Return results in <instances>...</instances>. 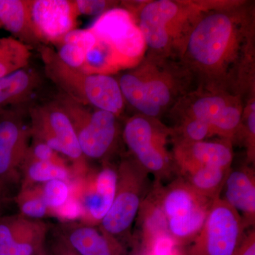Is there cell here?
Returning a JSON list of instances; mask_svg holds the SVG:
<instances>
[{
	"instance_id": "cell-10",
	"label": "cell",
	"mask_w": 255,
	"mask_h": 255,
	"mask_svg": "<svg viewBox=\"0 0 255 255\" xmlns=\"http://www.w3.org/2000/svg\"><path fill=\"white\" fill-rule=\"evenodd\" d=\"M246 223L221 197L211 204L205 223L188 246L187 255H235L246 237Z\"/></svg>"
},
{
	"instance_id": "cell-6",
	"label": "cell",
	"mask_w": 255,
	"mask_h": 255,
	"mask_svg": "<svg viewBox=\"0 0 255 255\" xmlns=\"http://www.w3.org/2000/svg\"><path fill=\"white\" fill-rule=\"evenodd\" d=\"M172 135V128L139 114L128 119L124 127V140L132 158L160 184L177 173L172 152L167 148Z\"/></svg>"
},
{
	"instance_id": "cell-5",
	"label": "cell",
	"mask_w": 255,
	"mask_h": 255,
	"mask_svg": "<svg viewBox=\"0 0 255 255\" xmlns=\"http://www.w3.org/2000/svg\"><path fill=\"white\" fill-rule=\"evenodd\" d=\"M244 97L223 89L197 85L170 111L177 121L198 119L209 124L214 135L233 142L241 127Z\"/></svg>"
},
{
	"instance_id": "cell-11",
	"label": "cell",
	"mask_w": 255,
	"mask_h": 255,
	"mask_svg": "<svg viewBox=\"0 0 255 255\" xmlns=\"http://www.w3.org/2000/svg\"><path fill=\"white\" fill-rule=\"evenodd\" d=\"M29 112L30 130L36 140L75 162L83 159L73 124L58 102L33 107Z\"/></svg>"
},
{
	"instance_id": "cell-25",
	"label": "cell",
	"mask_w": 255,
	"mask_h": 255,
	"mask_svg": "<svg viewBox=\"0 0 255 255\" xmlns=\"http://www.w3.org/2000/svg\"><path fill=\"white\" fill-rule=\"evenodd\" d=\"M242 140L246 146L248 163L255 161V95L248 97L245 103L241 127L236 140Z\"/></svg>"
},
{
	"instance_id": "cell-27",
	"label": "cell",
	"mask_w": 255,
	"mask_h": 255,
	"mask_svg": "<svg viewBox=\"0 0 255 255\" xmlns=\"http://www.w3.org/2000/svg\"><path fill=\"white\" fill-rule=\"evenodd\" d=\"M41 196L48 209H60L68 202L70 189L65 181L54 179L45 183Z\"/></svg>"
},
{
	"instance_id": "cell-15",
	"label": "cell",
	"mask_w": 255,
	"mask_h": 255,
	"mask_svg": "<svg viewBox=\"0 0 255 255\" xmlns=\"http://www.w3.org/2000/svg\"><path fill=\"white\" fill-rule=\"evenodd\" d=\"M152 192L166 222L192 214L214 202L199 195L181 176L164 187L156 182Z\"/></svg>"
},
{
	"instance_id": "cell-13",
	"label": "cell",
	"mask_w": 255,
	"mask_h": 255,
	"mask_svg": "<svg viewBox=\"0 0 255 255\" xmlns=\"http://www.w3.org/2000/svg\"><path fill=\"white\" fill-rule=\"evenodd\" d=\"M19 110L0 112V184L14 182L28 152L27 129Z\"/></svg>"
},
{
	"instance_id": "cell-8",
	"label": "cell",
	"mask_w": 255,
	"mask_h": 255,
	"mask_svg": "<svg viewBox=\"0 0 255 255\" xmlns=\"http://www.w3.org/2000/svg\"><path fill=\"white\" fill-rule=\"evenodd\" d=\"M89 29L110 50L119 72L135 68L145 58V39L135 16L126 8L107 10Z\"/></svg>"
},
{
	"instance_id": "cell-18",
	"label": "cell",
	"mask_w": 255,
	"mask_h": 255,
	"mask_svg": "<svg viewBox=\"0 0 255 255\" xmlns=\"http://www.w3.org/2000/svg\"><path fill=\"white\" fill-rule=\"evenodd\" d=\"M118 167L106 164L96 174L92 190L85 196L84 205L93 221L101 223L110 209L117 192Z\"/></svg>"
},
{
	"instance_id": "cell-19",
	"label": "cell",
	"mask_w": 255,
	"mask_h": 255,
	"mask_svg": "<svg viewBox=\"0 0 255 255\" xmlns=\"http://www.w3.org/2000/svg\"><path fill=\"white\" fill-rule=\"evenodd\" d=\"M39 77L27 68L0 78V112L19 109L39 85Z\"/></svg>"
},
{
	"instance_id": "cell-14",
	"label": "cell",
	"mask_w": 255,
	"mask_h": 255,
	"mask_svg": "<svg viewBox=\"0 0 255 255\" xmlns=\"http://www.w3.org/2000/svg\"><path fill=\"white\" fill-rule=\"evenodd\" d=\"M172 143V157L179 176L206 166L231 168L233 143L228 139Z\"/></svg>"
},
{
	"instance_id": "cell-3",
	"label": "cell",
	"mask_w": 255,
	"mask_h": 255,
	"mask_svg": "<svg viewBox=\"0 0 255 255\" xmlns=\"http://www.w3.org/2000/svg\"><path fill=\"white\" fill-rule=\"evenodd\" d=\"M225 1L155 0L128 2L124 8L135 16L147 51L179 58L202 15Z\"/></svg>"
},
{
	"instance_id": "cell-26",
	"label": "cell",
	"mask_w": 255,
	"mask_h": 255,
	"mask_svg": "<svg viewBox=\"0 0 255 255\" xmlns=\"http://www.w3.org/2000/svg\"><path fill=\"white\" fill-rule=\"evenodd\" d=\"M25 160H28L26 176L28 180L34 183H46L54 179L65 181L68 180V169L60 163L52 162H42L34 160L26 157Z\"/></svg>"
},
{
	"instance_id": "cell-12",
	"label": "cell",
	"mask_w": 255,
	"mask_h": 255,
	"mask_svg": "<svg viewBox=\"0 0 255 255\" xmlns=\"http://www.w3.org/2000/svg\"><path fill=\"white\" fill-rule=\"evenodd\" d=\"M78 16L74 1H30V24L38 42L58 44L67 33L76 28Z\"/></svg>"
},
{
	"instance_id": "cell-17",
	"label": "cell",
	"mask_w": 255,
	"mask_h": 255,
	"mask_svg": "<svg viewBox=\"0 0 255 255\" xmlns=\"http://www.w3.org/2000/svg\"><path fill=\"white\" fill-rule=\"evenodd\" d=\"M223 191L226 201L241 215L247 228L255 224V173L254 167L247 165L231 168Z\"/></svg>"
},
{
	"instance_id": "cell-29",
	"label": "cell",
	"mask_w": 255,
	"mask_h": 255,
	"mask_svg": "<svg viewBox=\"0 0 255 255\" xmlns=\"http://www.w3.org/2000/svg\"><path fill=\"white\" fill-rule=\"evenodd\" d=\"M74 2L78 15L87 16H100L117 4L116 1L106 0H76Z\"/></svg>"
},
{
	"instance_id": "cell-22",
	"label": "cell",
	"mask_w": 255,
	"mask_h": 255,
	"mask_svg": "<svg viewBox=\"0 0 255 255\" xmlns=\"http://www.w3.org/2000/svg\"><path fill=\"white\" fill-rule=\"evenodd\" d=\"M231 168L206 166L197 167L181 177L184 178L199 195L209 201H214L221 197L225 182Z\"/></svg>"
},
{
	"instance_id": "cell-2",
	"label": "cell",
	"mask_w": 255,
	"mask_h": 255,
	"mask_svg": "<svg viewBox=\"0 0 255 255\" xmlns=\"http://www.w3.org/2000/svg\"><path fill=\"white\" fill-rule=\"evenodd\" d=\"M117 80L126 103L139 114L159 120L197 86L180 58L149 51L137 66L125 70Z\"/></svg>"
},
{
	"instance_id": "cell-4",
	"label": "cell",
	"mask_w": 255,
	"mask_h": 255,
	"mask_svg": "<svg viewBox=\"0 0 255 255\" xmlns=\"http://www.w3.org/2000/svg\"><path fill=\"white\" fill-rule=\"evenodd\" d=\"M47 75L72 100L120 117L126 102L118 80L113 75L87 74L60 61L55 50L41 47Z\"/></svg>"
},
{
	"instance_id": "cell-28",
	"label": "cell",
	"mask_w": 255,
	"mask_h": 255,
	"mask_svg": "<svg viewBox=\"0 0 255 255\" xmlns=\"http://www.w3.org/2000/svg\"><path fill=\"white\" fill-rule=\"evenodd\" d=\"M21 214L28 219H41L48 212V206L41 195L21 199L19 202Z\"/></svg>"
},
{
	"instance_id": "cell-33",
	"label": "cell",
	"mask_w": 255,
	"mask_h": 255,
	"mask_svg": "<svg viewBox=\"0 0 255 255\" xmlns=\"http://www.w3.org/2000/svg\"><path fill=\"white\" fill-rule=\"evenodd\" d=\"M63 255H76L75 254H64Z\"/></svg>"
},
{
	"instance_id": "cell-31",
	"label": "cell",
	"mask_w": 255,
	"mask_h": 255,
	"mask_svg": "<svg viewBox=\"0 0 255 255\" xmlns=\"http://www.w3.org/2000/svg\"><path fill=\"white\" fill-rule=\"evenodd\" d=\"M235 255H255V228L246 233V237Z\"/></svg>"
},
{
	"instance_id": "cell-1",
	"label": "cell",
	"mask_w": 255,
	"mask_h": 255,
	"mask_svg": "<svg viewBox=\"0 0 255 255\" xmlns=\"http://www.w3.org/2000/svg\"><path fill=\"white\" fill-rule=\"evenodd\" d=\"M254 11L246 1H226L202 15L179 57L197 85L255 94Z\"/></svg>"
},
{
	"instance_id": "cell-21",
	"label": "cell",
	"mask_w": 255,
	"mask_h": 255,
	"mask_svg": "<svg viewBox=\"0 0 255 255\" xmlns=\"http://www.w3.org/2000/svg\"><path fill=\"white\" fill-rule=\"evenodd\" d=\"M96 38L88 28L73 30L58 43L55 51L62 63L70 68L81 69L87 53L95 46Z\"/></svg>"
},
{
	"instance_id": "cell-20",
	"label": "cell",
	"mask_w": 255,
	"mask_h": 255,
	"mask_svg": "<svg viewBox=\"0 0 255 255\" xmlns=\"http://www.w3.org/2000/svg\"><path fill=\"white\" fill-rule=\"evenodd\" d=\"M29 4V0H0L1 27L24 43L38 42L31 31Z\"/></svg>"
},
{
	"instance_id": "cell-16",
	"label": "cell",
	"mask_w": 255,
	"mask_h": 255,
	"mask_svg": "<svg viewBox=\"0 0 255 255\" xmlns=\"http://www.w3.org/2000/svg\"><path fill=\"white\" fill-rule=\"evenodd\" d=\"M64 242L76 255H124L119 242L100 228L89 225L64 223L60 226Z\"/></svg>"
},
{
	"instance_id": "cell-30",
	"label": "cell",
	"mask_w": 255,
	"mask_h": 255,
	"mask_svg": "<svg viewBox=\"0 0 255 255\" xmlns=\"http://www.w3.org/2000/svg\"><path fill=\"white\" fill-rule=\"evenodd\" d=\"M28 154L31 157L30 159H34V160L58 163L57 152L45 142L38 140H36L30 150L28 149Z\"/></svg>"
},
{
	"instance_id": "cell-7",
	"label": "cell",
	"mask_w": 255,
	"mask_h": 255,
	"mask_svg": "<svg viewBox=\"0 0 255 255\" xmlns=\"http://www.w3.org/2000/svg\"><path fill=\"white\" fill-rule=\"evenodd\" d=\"M148 175L133 158L124 159L118 167L115 197L100 228L122 245V239L130 233L142 203L150 193Z\"/></svg>"
},
{
	"instance_id": "cell-32",
	"label": "cell",
	"mask_w": 255,
	"mask_h": 255,
	"mask_svg": "<svg viewBox=\"0 0 255 255\" xmlns=\"http://www.w3.org/2000/svg\"><path fill=\"white\" fill-rule=\"evenodd\" d=\"M4 188L0 184V205H1V202L4 199Z\"/></svg>"
},
{
	"instance_id": "cell-9",
	"label": "cell",
	"mask_w": 255,
	"mask_h": 255,
	"mask_svg": "<svg viewBox=\"0 0 255 255\" xmlns=\"http://www.w3.org/2000/svg\"><path fill=\"white\" fill-rule=\"evenodd\" d=\"M58 102L73 124L84 157L102 159L110 155L119 137L118 117L82 105L66 95Z\"/></svg>"
},
{
	"instance_id": "cell-24",
	"label": "cell",
	"mask_w": 255,
	"mask_h": 255,
	"mask_svg": "<svg viewBox=\"0 0 255 255\" xmlns=\"http://www.w3.org/2000/svg\"><path fill=\"white\" fill-rule=\"evenodd\" d=\"M44 236L35 228H16L9 241L0 246V255H33Z\"/></svg>"
},
{
	"instance_id": "cell-23",
	"label": "cell",
	"mask_w": 255,
	"mask_h": 255,
	"mask_svg": "<svg viewBox=\"0 0 255 255\" xmlns=\"http://www.w3.org/2000/svg\"><path fill=\"white\" fill-rule=\"evenodd\" d=\"M31 56V48L14 37H7L0 50V78L27 68Z\"/></svg>"
},
{
	"instance_id": "cell-34",
	"label": "cell",
	"mask_w": 255,
	"mask_h": 255,
	"mask_svg": "<svg viewBox=\"0 0 255 255\" xmlns=\"http://www.w3.org/2000/svg\"><path fill=\"white\" fill-rule=\"evenodd\" d=\"M0 27H1V25H0Z\"/></svg>"
}]
</instances>
